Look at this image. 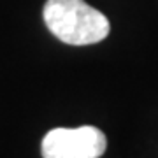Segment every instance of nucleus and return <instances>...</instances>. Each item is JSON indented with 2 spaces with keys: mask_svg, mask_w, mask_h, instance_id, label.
<instances>
[{
  "mask_svg": "<svg viewBox=\"0 0 158 158\" xmlns=\"http://www.w3.org/2000/svg\"><path fill=\"white\" fill-rule=\"evenodd\" d=\"M44 23L56 39L70 46H88L109 35V19L85 0H48Z\"/></svg>",
  "mask_w": 158,
  "mask_h": 158,
  "instance_id": "nucleus-1",
  "label": "nucleus"
},
{
  "mask_svg": "<svg viewBox=\"0 0 158 158\" xmlns=\"http://www.w3.org/2000/svg\"><path fill=\"white\" fill-rule=\"evenodd\" d=\"M107 149V137L97 127L53 128L42 139V158H100Z\"/></svg>",
  "mask_w": 158,
  "mask_h": 158,
  "instance_id": "nucleus-2",
  "label": "nucleus"
}]
</instances>
